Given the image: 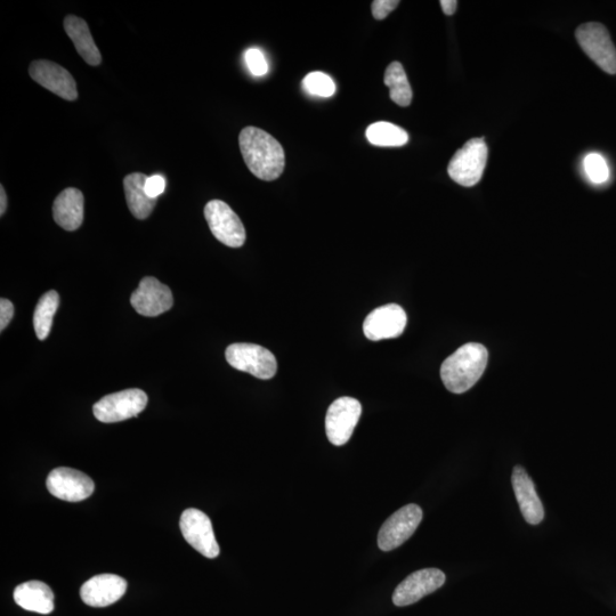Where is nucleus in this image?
<instances>
[{
	"label": "nucleus",
	"instance_id": "nucleus-25",
	"mask_svg": "<svg viewBox=\"0 0 616 616\" xmlns=\"http://www.w3.org/2000/svg\"><path fill=\"white\" fill-rule=\"evenodd\" d=\"M305 91L313 96L331 97L336 93L335 81L324 72L315 71L303 80Z\"/></svg>",
	"mask_w": 616,
	"mask_h": 616
},
{
	"label": "nucleus",
	"instance_id": "nucleus-7",
	"mask_svg": "<svg viewBox=\"0 0 616 616\" xmlns=\"http://www.w3.org/2000/svg\"><path fill=\"white\" fill-rule=\"evenodd\" d=\"M205 217L214 237L231 248H240L246 242V230L239 216L221 200L209 201Z\"/></svg>",
	"mask_w": 616,
	"mask_h": 616
},
{
	"label": "nucleus",
	"instance_id": "nucleus-8",
	"mask_svg": "<svg viewBox=\"0 0 616 616\" xmlns=\"http://www.w3.org/2000/svg\"><path fill=\"white\" fill-rule=\"evenodd\" d=\"M362 415V405L353 397H340L330 405L326 417V432L331 444L342 447L354 433Z\"/></svg>",
	"mask_w": 616,
	"mask_h": 616
},
{
	"label": "nucleus",
	"instance_id": "nucleus-28",
	"mask_svg": "<svg viewBox=\"0 0 616 616\" xmlns=\"http://www.w3.org/2000/svg\"><path fill=\"white\" fill-rule=\"evenodd\" d=\"M400 5L399 0H375L372 3V15L376 20H384Z\"/></svg>",
	"mask_w": 616,
	"mask_h": 616
},
{
	"label": "nucleus",
	"instance_id": "nucleus-12",
	"mask_svg": "<svg viewBox=\"0 0 616 616\" xmlns=\"http://www.w3.org/2000/svg\"><path fill=\"white\" fill-rule=\"evenodd\" d=\"M29 75L37 84L60 96L63 100L75 101L78 99L75 78L58 63L46 60L32 62Z\"/></svg>",
	"mask_w": 616,
	"mask_h": 616
},
{
	"label": "nucleus",
	"instance_id": "nucleus-32",
	"mask_svg": "<svg viewBox=\"0 0 616 616\" xmlns=\"http://www.w3.org/2000/svg\"><path fill=\"white\" fill-rule=\"evenodd\" d=\"M7 208V196L5 192V188L3 185H0V215H4Z\"/></svg>",
	"mask_w": 616,
	"mask_h": 616
},
{
	"label": "nucleus",
	"instance_id": "nucleus-14",
	"mask_svg": "<svg viewBox=\"0 0 616 616\" xmlns=\"http://www.w3.org/2000/svg\"><path fill=\"white\" fill-rule=\"evenodd\" d=\"M445 579H447L445 574L439 569H425L412 573L395 589L393 603L400 607L415 604L440 589Z\"/></svg>",
	"mask_w": 616,
	"mask_h": 616
},
{
	"label": "nucleus",
	"instance_id": "nucleus-18",
	"mask_svg": "<svg viewBox=\"0 0 616 616\" xmlns=\"http://www.w3.org/2000/svg\"><path fill=\"white\" fill-rule=\"evenodd\" d=\"M84 194L78 189L68 188L56 197L53 216L56 224L66 231H76L84 222Z\"/></svg>",
	"mask_w": 616,
	"mask_h": 616
},
{
	"label": "nucleus",
	"instance_id": "nucleus-31",
	"mask_svg": "<svg viewBox=\"0 0 616 616\" xmlns=\"http://www.w3.org/2000/svg\"><path fill=\"white\" fill-rule=\"evenodd\" d=\"M440 4L444 14L449 16L455 14L458 8L457 0H442Z\"/></svg>",
	"mask_w": 616,
	"mask_h": 616
},
{
	"label": "nucleus",
	"instance_id": "nucleus-24",
	"mask_svg": "<svg viewBox=\"0 0 616 616\" xmlns=\"http://www.w3.org/2000/svg\"><path fill=\"white\" fill-rule=\"evenodd\" d=\"M60 304V296L56 291H48L36 306L34 326L38 339L45 340L50 335L53 319Z\"/></svg>",
	"mask_w": 616,
	"mask_h": 616
},
{
	"label": "nucleus",
	"instance_id": "nucleus-23",
	"mask_svg": "<svg viewBox=\"0 0 616 616\" xmlns=\"http://www.w3.org/2000/svg\"><path fill=\"white\" fill-rule=\"evenodd\" d=\"M367 139L376 147H403L409 141V134L403 128L387 121H379L367 129Z\"/></svg>",
	"mask_w": 616,
	"mask_h": 616
},
{
	"label": "nucleus",
	"instance_id": "nucleus-11",
	"mask_svg": "<svg viewBox=\"0 0 616 616\" xmlns=\"http://www.w3.org/2000/svg\"><path fill=\"white\" fill-rule=\"evenodd\" d=\"M46 484L52 496L69 502L83 501L91 497L95 490L91 477L67 467L52 470Z\"/></svg>",
	"mask_w": 616,
	"mask_h": 616
},
{
	"label": "nucleus",
	"instance_id": "nucleus-1",
	"mask_svg": "<svg viewBox=\"0 0 616 616\" xmlns=\"http://www.w3.org/2000/svg\"><path fill=\"white\" fill-rule=\"evenodd\" d=\"M240 150L251 173L259 180L275 181L286 166L285 150L274 137L257 127L242 129L239 136Z\"/></svg>",
	"mask_w": 616,
	"mask_h": 616
},
{
	"label": "nucleus",
	"instance_id": "nucleus-27",
	"mask_svg": "<svg viewBox=\"0 0 616 616\" xmlns=\"http://www.w3.org/2000/svg\"><path fill=\"white\" fill-rule=\"evenodd\" d=\"M245 61L250 74L255 77H263L269 72V63H267L264 53L257 48H250L245 53Z\"/></svg>",
	"mask_w": 616,
	"mask_h": 616
},
{
	"label": "nucleus",
	"instance_id": "nucleus-10",
	"mask_svg": "<svg viewBox=\"0 0 616 616\" xmlns=\"http://www.w3.org/2000/svg\"><path fill=\"white\" fill-rule=\"evenodd\" d=\"M181 531L186 542L202 556L213 559L220 555L212 521L199 509H186L181 516Z\"/></svg>",
	"mask_w": 616,
	"mask_h": 616
},
{
	"label": "nucleus",
	"instance_id": "nucleus-5",
	"mask_svg": "<svg viewBox=\"0 0 616 616\" xmlns=\"http://www.w3.org/2000/svg\"><path fill=\"white\" fill-rule=\"evenodd\" d=\"M147 405L148 395L133 388L104 396L94 405L93 411L101 423L112 424L139 416Z\"/></svg>",
	"mask_w": 616,
	"mask_h": 616
},
{
	"label": "nucleus",
	"instance_id": "nucleus-9",
	"mask_svg": "<svg viewBox=\"0 0 616 616\" xmlns=\"http://www.w3.org/2000/svg\"><path fill=\"white\" fill-rule=\"evenodd\" d=\"M423 520V510L411 504L397 510L382 526L378 534V546L383 551L399 548L412 537Z\"/></svg>",
	"mask_w": 616,
	"mask_h": 616
},
{
	"label": "nucleus",
	"instance_id": "nucleus-2",
	"mask_svg": "<svg viewBox=\"0 0 616 616\" xmlns=\"http://www.w3.org/2000/svg\"><path fill=\"white\" fill-rule=\"evenodd\" d=\"M488 359V350L481 344L469 343L460 347L442 364L444 386L451 393L467 392L484 374Z\"/></svg>",
	"mask_w": 616,
	"mask_h": 616
},
{
	"label": "nucleus",
	"instance_id": "nucleus-20",
	"mask_svg": "<svg viewBox=\"0 0 616 616\" xmlns=\"http://www.w3.org/2000/svg\"><path fill=\"white\" fill-rule=\"evenodd\" d=\"M64 29L74 43L78 54L89 66L97 67L102 62V55L97 48L91 30L85 20L75 15H68L64 20Z\"/></svg>",
	"mask_w": 616,
	"mask_h": 616
},
{
	"label": "nucleus",
	"instance_id": "nucleus-6",
	"mask_svg": "<svg viewBox=\"0 0 616 616\" xmlns=\"http://www.w3.org/2000/svg\"><path fill=\"white\" fill-rule=\"evenodd\" d=\"M225 356L231 367L248 372L258 379H271L277 374V359L262 346L247 343L233 344L228 347Z\"/></svg>",
	"mask_w": 616,
	"mask_h": 616
},
{
	"label": "nucleus",
	"instance_id": "nucleus-16",
	"mask_svg": "<svg viewBox=\"0 0 616 616\" xmlns=\"http://www.w3.org/2000/svg\"><path fill=\"white\" fill-rule=\"evenodd\" d=\"M127 581L116 574H100L89 579L80 589L83 602L92 607H107L123 598Z\"/></svg>",
	"mask_w": 616,
	"mask_h": 616
},
{
	"label": "nucleus",
	"instance_id": "nucleus-30",
	"mask_svg": "<svg viewBox=\"0 0 616 616\" xmlns=\"http://www.w3.org/2000/svg\"><path fill=\"white\" fill-rule=\"evenodd\" d=\"M14 305L8 299L0 301V330L4 331L13 319Z\"/></svg>",
	"mask_w": 616,
	"mask_h": 616
},
{
	"label": "nucleus",
	"instance_id": "nucleus-4",
	"mask_svg": "<svg viewBox=\"0 0 616 616\" xmlns=\"http://www.w3.org/2000/svg\"><path fill=\"white\" fill-rule=\"evenodd\" d=\"M575 37L578 43L591 60L599 68L610 75H616V48L612 42L610 32L602 23L588 22L582 24Z\"/></svg>",
	"mask_w": 616,
	"mask_h": 616
},
{
	"label": "nucleus",
	"instance_id": "nucleus-19",
	"mask_svg": "<svg viewBox=\"0 0 616 616\" xmlns=\"http://www.w3.org/2000/svg\"><path fill=\"white\" fill-rule=\"evenodd\" d=\"M14 601L23 610L39 614H50L54 611V594L44 582H24L14 590Z\"/></svg>",
	"mask_w": 616,
	"mask_h": 616
},
{
	"label": "nucleus",
	"instance_id": "nucleus-3",
	"mask_svg": "<svg viewBox=\"0 0 616 616\" xmlns=\"http://www.w3.org/2000/svg\"><path fill=\"white\" fill-rule=\"evenodd\" d=\"M488 161V147L483 139L468 141L452 157L448 173L453 181L470 188L481 181Z\"/></svg>",
	"mask_w": 616,
	"mask_h": 616
},
{
	"label": "nucleus",
	"instance_id": "nucleus-29",
	"mask_svg": "<svg viewBox=\"0 0 616 616\" xmlns=\"http://www.w3.org/2000/svg\"><path fill=\"white\" fill-rule=\"evenodd\" d=\"M166 181L165 178L160 175H153L148 178L145 183V192L152 199H158L162 193L165 192Z\"/></svg>",
	"mask_w": 616,
	"mask_h": 616
},
{
	"label": "nucleus",
	"instance_id": "nucleus-17",
	"mask_svg": "<svg viewBox=\"0 0 616 616\" xmlns=\"http://www.w3.org/2000/svg\"><path fill=\"white\" fill-rule=\"evenodd\" d=\"M512 482L525 521L531 525L540 524L545 518V509L538 496L536 485L522 466L514 468Z\"/></svg>",
	"mask_w": 616,
	"mask_h": 616
},
{
	"label": "nucleus",
	"instance_id": "nucleus-15",
	"mask_svg": "<svg viewBox=\"0 0 616 616\" xmlns=\"http://www.w3.org/2000/svg\"><path fill=\"white\" fill-rule=\"evenodd\" d=\"M131 303L137 313L154 318L169 311L174 299L169 287L156 278L147 277L141 280L139 288L134 291Z\"/></svg>",
	"mask_w": 616,
	"mask_h": 616
},
{
	"label": "nucleus",
	"instance_id": "nucleus-21",
	"mask_svg": "<svg viewBox=\"0 0 616 616\" xmlns=\"http://www.w3.org/2000/svg\"><path fill=\"white\" fill-rule=\"evenodd\" d=\"M148 178L142 173L129 174L124 178L127 205L137 220L148 218L157 204V199L150 198L145 192Z\"/></svg>",
	"mask_w": 616,
	"mask_h": 616
},
{
	"label": "nucleus",
	"instance_id": "nucleus-26",
	"mask_svg": "<svg viewBox=\"0 0 616 616\" xmlns=\"http://www.w3.org/2000/svg\"><path fill=\"white\" fill-rule=\"evenodd\" d=\"M583 167L589 180L595 184H603L610 177V168L599 153H589L583 161Z\"/></svg>",
	"mask_w": 616,
	"mask_h": 616
},
{
	"label": "nucleus",
	"instance_id": "nucleus-22",
	"mask_svg": "<svg viewBox=\"0 0 616 616\" xmlns=\"http://www.w3.org/2000/svg\"><path fill=\"white\" fill-rule=\"evenodd\" d=\"M384 83L389 88V96L400 107H409L412 102V89L400 62L389 64L386 69Z\"/></svg>",
	"mask_w": 616,
	"mask_h": 616
},
{
	"label": "nucleus",
	"instance_id": "nucleus-13",
	"mask_svg": "<svg viewBox=\"0 0 616 616\" xmlns=\"http://www.w3.org/2000/svg\"><path fill=\"white\" fill-rule=\"evenodd\" d=\"M407 322V313L401 306L396 304L380 306L364 321V335L372 342L400 337L407 327Z\"/></svg>",
	"mask_w": 616,
	"mask_h": 616
}]
</instances>
